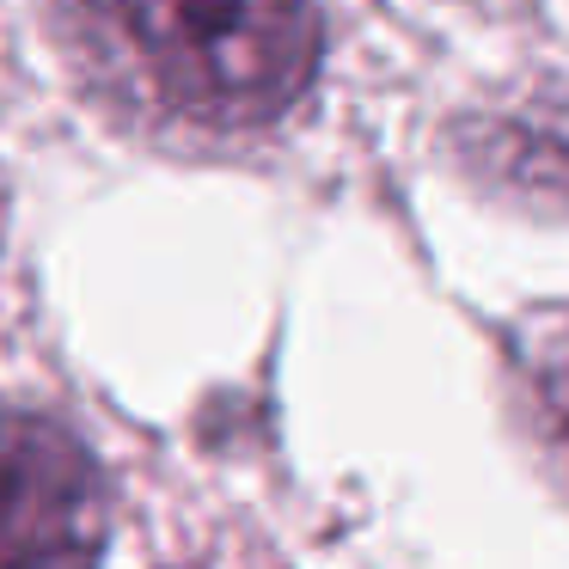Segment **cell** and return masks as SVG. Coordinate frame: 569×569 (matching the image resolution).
<instances>
[{
  "label": "cell",
  "instance_id": "cell-1",
  "mask_svg": "<svg viewBox=\"0 0 569 569\" xmlns=\"http://www.w3.org/2000/svg\"><path fill=\"white\" fill-rule=\"evenodd\" d=\"M99 19L153 111L202 136L282 123L325 56L319 0H99Z\"/></svg>",
  "mask_w": 569,
  "mask_h": 569
},
{
  "label": "cell",
  "instance_id": "cell-2",
  "mask_svg": "<svg viewBox=\"0 0 569 569\" xmlns=\"http://www.w3.org/2000/svg\"><path fill=\"white\" fill-rule=\"evenodd\" d=\"M111 496L92 447L50 410L7 417V569H99Z\"/></svg>",
  "mask_w": 569,
  "mask_h": 569
},
{
  "label": "cell",
  "instance_id": "cell-3",
  "mask_svg": "<svg viewBox=\"0 0 569 569\" xmlns=\"http://www.w3.org/2000/svg\"><path fill=\"white\" fill-rule=\"evenodd\" d=\"M508 373H515V398L527 410L532 447L569 490V307L532 312L515 325Z\"/></svg>",
  "mask_w": 569,
  "mask_h": 569
}]
</instances>
